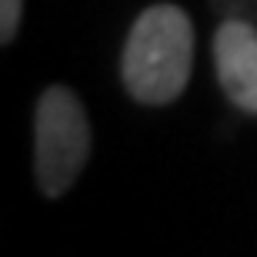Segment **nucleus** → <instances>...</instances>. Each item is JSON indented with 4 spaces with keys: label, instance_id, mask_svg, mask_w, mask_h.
<instances>
[{
    "label": "nucleus",
    "instance_id": "f257e3e1",
    "mask_svg": "<svg viewBox=\"0 0 257 257\" xmlns=\"http://www.w3.org/2000/svg\"><path fill=\"white\" fill-rule=\"evenodd\" d=\"M194 67V24L174 4H154L127 34L120 74L137 104H171L184 94Z\"/></svg>",
    "mask_w": 257,
    "mask_h": 257
},
{
    "label": "nucleus",
    "instance_id": "f03ea898",
    "mask_svg": "<svg viewBox=\"0 0 257 257\" xmlns=\"http://www.w3.org/2000/svg\"><path fill=\"white\" fill-rule=\"evenodd\" d=\"M90 157V120L70 87H47L34 110V174L47 197L74 187Z\"/></svg>",
    "mask_w": 257,
    "mask_h": 257
},
{
    "label": "nucleus",
    "instance_id": "7ed1b4c3",
    "mask_svg": "<svg viewBox=\"0 0 257 257\" xmlns=\"http://www.w3.org/2000/svg\"><path fill=\"white\" fill-rule=\"evenodd\" d=\"M214 64L224 94L247 114H257V27L224 20L214 34Z\"/></svg>",
    "mask_w": 257,
    "mask_h": 257
},
{
    "label": "nucleus",
    "instance_id": "20e7f679",
    "mask_svg": "<svg viewBox=\"0 0 257 257\" xmlns=\"http://www.w3.org/2000/svg\"><path fill=\"white\" fill-rule=\"evenodd\" d=\"M20 14H24V0H0V40L4 44L17 37Z\"/></svg>",
    "mask_w": 257,
    "mask_h": 257
}]
</instances>
